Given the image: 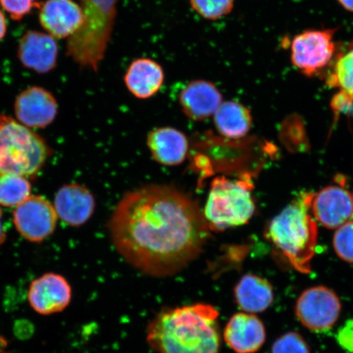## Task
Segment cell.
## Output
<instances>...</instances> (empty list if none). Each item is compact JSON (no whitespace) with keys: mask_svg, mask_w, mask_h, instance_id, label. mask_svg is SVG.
<instances>
[{"mask_svg":"<svg viewBox=\"0 0 353 353\" xmlns=\"http://www.w3.org/2000/svg\"><path fill=\"white\" fill-rule=\"evenodd\" d=\"M114 247L145 274H176L194 261L210 237L203 210L188 193L150 184L125 194L109 221Z\"/></svg>","mask_w":353,"mask_h":353,"instance_id":"cell-1","label":"cell"},{"mask_svg":"<svg viewBox=\"0 0 353 353\" xmlns=\"http://www.w3.org/2000/svg\"><path fill=\"white\" fill-rule=\"evenodd\" d=\"M219 312L210 304L165 309L148 329V341L157 353H219Z\"/></svg>","mask_w":353,"mask_h":353,"instance_id":"cell-2","label":"cell"},{"mask_svg":"<svg viewBox=\"0 0 353 353\" xmlns=\"http://www.w3.org/2000/svg\"><path fill=\"white\" fill-rule=\"evenodd\" d=\"M312 197V193H302L271 221L265 234L291 266L303 274L312 272L319 237Z\"/></svg>","mask_w":353,"mask_h":353,"instance_id":"cell-3","label":"cell"},{"mask_svg":"<svg viewBox=\"0 0 353 353\" xmlns=\"http://www.w3.org/2000/svg\"><path fill=\"white\" fill-rule=\"evenodd\" d=\"M119 0H79L83 24L68 39L66 54L81 68L98 72L116 21Z\"/></svg>","mask_w":353,"mask_h":353,"instance_id":"cell-4","label":"cell"},{"mask_svg":"<svg viewBox=\"0 0 353 353\" xmlns=\"http://www.w3.org/2000/svg\"><path fill=\"white\" fill-rule=\"evenodd\" d=\"M51 149L41 135L0 114V174L30 178L41 171Z\"/></svg>","mask_w":353,"mask_h":353,"instance_id":"cell-5","label":"cell"},{"mask_svg":"<svg viewBox=\"0 0 353 353\" xmlns=\"http://www.w3.org/2000/svg\"><path fill=\"white\" fill-rule=\"evenodd\" d=\"M249 180L217 176L212 181L203 214L212 232H223L249 223L255 212Z\"/></svg>","mask_w":353,"mask_h":353,"instance_id":"cell-6","label":"cell"},{"mask_svg":"<svg viewBox=\"0 0 353 353\" xmlns=\"http://www.w3.org/2000/svg\"><path fill=\"white\" fill-rule=\"evenodd\" d=\"M336 29L307 30L290 44V59L295 68L307 77L319 76L332 64L337 54Z\"/></svg>","mask_w":353,"mask_h":353,"instance_id":"cell-7","label":"cell"},{"mask_svg":"<svg viewBox=\"0 0 353 353\" xmlns=\"http://www.w3.org/2000/svg\"><path fill=\"white\" fill-rule=\"evenodd\" d=\"M341 312V302L332 290L325 286L307 289L297 300L295 313L308 330H328L336 323Z\"/></svg>","mask_w":353,"mask_h":353,"instance_id":"cell-8","label":"cell"},{"mask_svg":"<svg viewBox=\"0 0 353 353\" xmlns=\"http://www.w3.org/2000/svg\"><path fill=\"white\" fill-rule=\"evenodd\" d=\"M57 218L54 205L41 196H30L12 213L17 232L32 243L50 237L56 230Z\"/></svg>","mask_w":353,"mask_h":353,"instance_id":"cell-9","label":"cell"},{"mask_svg":"<svg viewBox=\"0 0 353 353\" xmlns=\"http://www.w3.org/2000/svg\"><path fill=\"white\" fill-rule=\"evenodd\" d=\"M72 299V285L65 276L55 272L46 273L32 281L28 292L30 306L43 316L64 311Z\"/></svg>","mask_w":353,"mask_h":353,"instance_id":"cell-10","label":"cell"},{"mask_svg":"<svg viewBox=\"0 0 353 353\" xmlns=\"http://www.w3.org/2000/svg\"><path fill=\"white\" fill-rule=\"evenodd\" d=\"M17 121L30 129H43L55 121L59 105L52 92L32 86L20 92L14 103Z\"/></svg>","mask_w":353,"mask_h":353,"instance_id":"cell-11","label":"cell"},{"mask_svg":"<svg viewBox=\"0 0 353 353\" xmlns=\"http://www.w3.org/2000/svg\"><path fill=\"white\" fill-rule=\"evenodd\" d=\"M312 211L322 226L337 229L353 218V194L341 186L326 187L313 194Z\"/></svg>","mask_w":353,"mask_h":353,"instance_id":"cell-12","label":"cell"},{"mask_svg":"<svg viewBox=\"0 0 353 353\" xmlns=\"http://www.w3.org/2000/svg\"><path fill=\"white\" fill-rule=\"evenodd\" d=\"M83 20L82 8L74 0H47L39 8V23L55 39H68L82 28Z\"/></svg>","mask_w":353,"mask_h":353,"instance_id":"cell-13","label":"cell"},{"mask_svg":"<svg viewBox=\"0 0 353 353\" xmlns=\"http://www.w3.org/2000/svg\"><path fill=\"white\" fill-rule=\"evenodd\" d=\"M59 50L52 35L29 30L26 32L17 48V57L24 68L38 74H47L56 68Z\"/></svg>","mask_w":353,"mask_h":353,"instance_id":"cell-14","label":"cell"},{"mask_svg":"<svg viewBox=\"0 0 353 353\" xmlns=\"http://www.w3.org/2000/svg\"><path fill=\"white\" fill-rule=\"evenodd\" d=\"M54 206L59 217L72 227H81L94 215L95 197L90 189L78 183L61 187L55 194Z\"/></svg>","mask_w":353,"mask_h":353,"instance_id":"cell-15","label":"cell"},{"mask_svg":"<svg viewBox=\"0 0 353 353\" xmlns=\"http://www.w3.org/2000/svg\"><path fill=\"white\" fill-rule=\"evenodd\" d=\"M179 101L185 116L194 121H204L217 112L223 95L214 83L195 79L183 88Z\"/></svg>","mask_w":353,"mask_h":353,"instance_id":"cell-16","label":"cell"},{"mask_svg":"<svg viewBox=\"0 0 353 353\" xmlns=\"http://www.w3.org/2000/svg\"><path fill=\"white\" fill-rule=\"evenodd\" d=\"M225 343L236 353H254L266 341V330L261 320L251 313L232 316L224 330Z\"/></svg>","mask_w":353,"mask_h":353,"instance_id":"cell-17","label":"cell"},{"mask_svg":"<svg viewBox=\"0 0 353 353\" xmlns=\"http://www.w3.org/2000/svg\"><path fill=\"white\" fill-rule=\"evenodd\" d=\"M147 144L153 160L165 166L182 164L188 157V137L172 127H161L149 132Z\"/></svg>","mask_w":353,"mask_h":353,"instance_id":"cell-18","label":"cell"},{"mask_svg":"<svg viewBox=\"0 0 353 353\" xmlns=\"http://www.w3.org/2000/svg\"><path fill=\"white\" fill-rule=\"evenodd\" d=\"M165 78V70L160 63L148 57H139L128 68L123 81L135 98L148 99L161 90Z\"/></svg>","mask_w":353,"mask_h":353,"instance_id":"cell-19","label":"cell"},{"mask_svg":"<svg viewBox=\"0 0 353 353\" xmlns=\"http://www.w3.org/2000/svg\"><path fill=\"white\" fill-rule=\"evenodd\" d=\"M326 76V85L336 88L332 105L334 110L345 109L353 103V41L337 51Z\"/></svg>","mask_w":353,"mask_h":353,"instance_id":"cell-20","label":"cell"},{"mask_svg":"<svg viewBox=\"0 0 353 353\" xmlns=\"http://www.w3.org/2000/svg\"><path fill=\"white\" fill-rule=\"evenodd\" d=\"M234 294L237 305L251 314L266 310L274 299L270 282L253 274L241 277L234 290Z\"/></svg>","mask_w":353,"mask_h":353,"instance_id":"cell-21","label":"cell"},{"mask_svg":"<svg viewBox=\"0 0 353 353\" xmlns=\"http://www.w3.org/2000/svg\"><path fill=\"white\" fill-rule=\"evenodd\" d=\"M216 130L224 138H244L253 123L250 110L236 101H223L214 114Z\"/></svg>","mask_w":353,"mask_h":353,"instance_id":"cell-22","label":"cell"},{"mask_svg":"<svg viewBox=\"0 0 353 353\" xmlns=\"http://www.w3.org/2000/svg\"><path fill=\"white\" fill-rule=\"evenodd\" d=\"M32 184L19 175L0 174V205L16 208L32 196Z\"/></svg>","mask_w":353,"mask_h":353,"instance_id":"cell-23","label":"cell"},{"mask_svg":"<svg viewBox=\"0 0 353 353\" xmlns=\"http://www.w3.org/2000/svg\"><path fill=\"white\" fill-rule=\"evenodd\" d=\"M235 0H190L194 11L202 19L217 21L230 14Z\"/></svg>","mask_w":353,"mask_h":353,"instance_id":"cell-24","label":"cell"},{"mask_svg":"<svg viewBox=\"0 0 353 353\" xmlns=\"http://www.w3.org/2000/svg\"><path fill=\"white\" fill-rule=\"evenodd\" d=\"M333 245L335 253L343 261L353 263V221L344 223L334 233Z\"/></svg>","mask_w":353,"mask_h":353,"instance_id":"cell-25","label":"cell"},{"mask_svg":"<svg viewBox=\"0 0 353 353\" xmlns=\"http://www.w3.org/2000/svg\"><path fill=\"white\" fill-rule=\"evenodd\" d=\"M272 353H310L307 343L296 332L282 335L273 343Z\"/></svg>","mask_w":353,"mask_h":353,"instance_id":"cell-26","label":"cell"},{"mask_svg":"<svg viewBox=\"0 0 353 353\" xmlns=\"http://www.w3.org/2000/svg\"><path fill=\"white\" fill-rule=\"evenodd\" d=\"M39 0H0V6L12 20L19 21L30 14L34 8H41Z\"/></svg>","mask_w":353,"mask_h":353,"instance_id":"cell-27","label":"cell"},{"mask_svg":"<svg viewBox=\"0 0 353 353\" xmlns=\"http://www.w3.org/2000/svg\"><path fill=\"white\" fill-rule=\"evenodd\" d=\"M337 339L343 347L353 352V319L347 321L339 330Z\"/></svg>","mask_w":353,"mask_h":353,"instance_id":"cell-28","label":"cell"},{"mask_svg":"<svg viewBox=\"0 0 353 353\" xmlns=\"http://www.w3.org/2000/svg\"><path fill=\"white\" fill-rule=\"evenodd\" d=\"M8 30V23L3 13L0 10V41H2L6 37Z\"/></svg>","mask_w":353,"mask_h":353,"instance_id":"cell-29","label":"cell"},{"mask_svg":"<svg viewBox=\"0 0 353 353\" xmlns=\"http://www.w3.org/2000/svg\"><path fill=\"white\" fill-rule=\"evenodd\" d=\"M7 239V234L6 229H4L3 223V214L1 209H0V247H1Z\"/></svg>","mask_w":353,"mask_h":353,"instance_id":"cell-30","label":"cell"},{"mask_svg":"<svg viewBox=\"0 0 353 353\" xmlns=\"http://www.w3.org/2000/svg\"><path fill=\"white\" fill-rule=\"evenodd\" d=\"M338 2L347 11L353 12V0H338Z\"/></svg>","mask_w":353,"mask_h":353,"instance_id":"cell-31","label":"cell"},{"mask_svg":"<svg viewBox=\"0 0 353 353\" xmlns=\"http://www.w3.org/2000/svg\"><path fill=\"white\" fill-rule=\"evenodd\" d=\"M3 342H4L3 339H2L1 337H0V345H1L2 343H3Z\"/></svg>","mask_w":353,"mask_h":353,"instance_id":"cell-32","label":"cell"}]
</instances>
